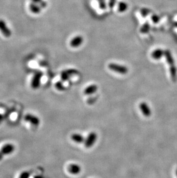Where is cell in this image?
Returning a JSON list of instances; mask_svg holds the SVG:
<instances>
[{"label": "cell", "mask_w": 177, "mask_h": 178, "mask_svg": "<svg viewBox=\"0 0 177 178\" xmlns=\"http://www.w3.org/2000/svg\"><path fill=\"white\" fill-rule=\"evenodd\" d=\"M164 56L166 58V61L168 62L169 65L170 66V71L171 76L173 78H174L176 75V68L174 65V60L173 58V57L171 54V52L169 50L164 51Z\"/></svg>", "instance_id": "6da1fadb"}, {"label": "cell", "mask_w": 177, "mask_h": 178, "mask_svg": "<svg viewBox=\"0 0 177 178\" xmlns=\"http://www.w3.org/2000/svg\"><path fill=\"white\" fill-rule=\"evenodd\" d=\"M108 67L110 70L121 74H126L128 72V69L127 67L114 63L110 64L108 65Z\"/></svg>", "instance_id": "7a4b0ae2"}, {"label": "cell", "mask_w": 177, "mask_h": 178, "mask_svg": "<svg viewBox=\"0 0 177 178\" xmlns=\"http://www.w3.org/2000/svg\"><path fill=\"white\" fill-rule=\"evenodd\" d=\"M97 140V134L96 132H91L89 134L84 143L86 148H90L95 144Z\"/></svg>", "instance_id": "3957f363"}, {"label": "cell", "mask_w": 177, "mask_h": 178, "mask_svg": "<svg viewBox=\"0 0 177 178\" xmlns=\"http://www.w3.org/2000/svg\"><path fill=\"white\" fill-rule=\"evenodd\" d=\"M15 149V146L11 144H7L4 146L0 150V161L4 158L5 155H8L12 153Z\"/></svg>", "instance_id": "277c9868"}, {"label": "cell", "mask_w": 177, "mask_h": 178, "mask_svg": "<svg viewBox=\"0 0 177 178\" xmlns=\"http://www.w3.org/2000/svg\"><path fill=\"white\" fill-rule=\"evenodd\" d=\"M42 76L43 73L42 72H37L35 73L31 82V86L33 89H37L39 87Z\"/></svg>", "instance_id": "5b68a950"}, {"label": "cell", "mask_w": 177, "mask_h": 178, "mask_svg": "<svg viewBox=\"0 0 177 178\" xmlns=\"http://www.w3.org/2000/svg\"><path fill=\"white\" fill-rule=\"evenodd\" d=\"M140 110L145 117H149L152 114V111L149 105L146 102H142L139 104Z\"/></svg>", "instance_id": "8992f818"}, {"label": "cell", "mask_w": 177, "mask_h": 178, "mask_svg": "<svg viewBox=\"0 0 177 178\" xmlns=\"http://www.w3.org/2000/svg\"><path fill=\"white\" fill-rule=\"evenodd\" d=\"M0 31L6 38H9L12 35L11 31L8 27L5 22L3 20H0Z\"/></svg>", "instance_id": "52a82bcc"}, {"label": "cell", "mask_w": 177, "mask_h": 178, "mask_svg": "<svg viewBox=\"0 0 177 178\" xmlns=\"http://www.w3.org/2000/svg\"><path fill=\"white\" fill-rule=\"evenodd\" d=\"M24 119L27 122H29L30 123H31L33 126H36L39 125V124H40L39 118H38L35 115H33L31 113H28V114L26 115Z\"/></svg>", "instance_id": "ba28073f"}, {"label": "cell", "mask_w": 177, "mask_h": 178, "mask_svg": "<svg viewBox=\"0 0 177 178\" xmlns=\"http://www.w3.org/2000/svg\"><path fill=\"white\" fill-rule=\"evenodd\" d=\"M68 171L73 175H78L81 171V167L77 164H71L67 168Z\"/></svg>", "instance_id": "9c48e42d"}, {"label": "cell", "mask_w": 177, "mask_h": 178, "mask_svg": "<svg viewBox=\"0 0 177 178\" xmlns=\"http://www.w3.org/2000/svg\"><path fill=\"white\" fill-rule=\"evenodd\" d=\"M83 42V39L81 36H77L74 38L70 42V46L73 48H78L80 46Z\"/></svg>", "instance_id": "30bf717a"}, {"label": "cell", "mask_w": 177, "mask_h": 178, "mask_svg": "<svg viewBox=\"0 0 177 178\" xmlns=\"http://www.w3.org/2000/svg\"><path fill=\"white\" fill-rule=\"evenodd\" d=\"M71 140L75 143L77 144H82L85 143V137L80 134L74 133L71 135Z\"/></svg>", "instance_id": "8fae6325"}, {"label": "cell", "mask_w": 177, "mask_h": 178, "mask_svg": "<svg viewBox=\"0 0 177 178\" xmlns=\"http://www.w3.org/2000/svg\"><path fill=\"white\" fill-rule=\"evenodd\" d=\"M98 89V87L96 84H92L87 87L84 90V94L86 95H90L96 92Z\"/></svg>", "instance_id": "7c38bea8"}, {"label": "cell", "mask_w": 177, "mask_h": 178, "mask_svg": "<svg viewBox=\"0 0 177 178\" xmlns=\"http://www.w3.org/2000/svg\"><path fill=\"white\" fill-rule=\"evenodd\" d=\"M164 55V51L161 49H156L151 54L152 57L155 60L161 59Z\"/></svg>", "instance_id": "4fadbf2b"}, {"label": "cell", "mask_w": 177, "mask_h": 178, "mask_svg": "<svg viewBox=\"0 0 177 178\" xmlns=\"http://www.w3.org/2000/svg\"><path fill=\"white\" fill-rule=\"evenodd\" d=\"M30 9L32 12L35 14H38L41 11V8L40 7V6L37 5V4L33 2H32L30 5Z\"/></svg>", "instance_id": "5bb4252c"}, {"label": "cell", "mask_w": 177, "mask_h": 178, "mask_svg": "<svg viewBox=\"0 0 177 178\" xmlns=\"http://www.w3.org/2000/svg\"><path fill=\"white\" fill-rule=\"evenodd\" d=\"M118 11L120 12H125L127 8H128V5L127 3L121 1L118 3Z\"/></svg>", "instance_id": "9a60e30c"}, {"label": "cell", "mask_w": 177, "mask_h": 178, "mask_svg": "<svg viewBox=\"0 0 177 178\" xmlns=\"http://www.w3.org/2000/svg\"><path fill=\"white\" fill-rule=\"evenodd\" d=\"M149 28H150L149 24H148V23L147 22V23H145V24L140 28V32L142 33H148L149 32Z\"/></svg>", "instance_id": "2e32d148"}, {"label": "cell", "mask_w": 177, "mask_h": 178, "mask_svg": "<svg viewBox=\"0 0 177 178\" xmlns=\"http://www.w3.org/2000/svg\"><path fill=\"white\" fill-rule=\"evenodd\" d=\"M56 88L59 91H63L64 89V85L61 81H58L55 84Z\"/></svg>", "instance_id": "e0dca14e"}, {"label": "cell", "mask_w": 177, "mask_h": 178, "mask_svg": "<svg viewBox=\"0 0 177 178\" xmlns=\"http://www.w3.org/2000/svg\"><path fill=\"white\" fill-rule=\"evenodd\" d=\"M30 174L28 172H23L20 175L19 178H30Z\"/></svg>", "instance_id": "ac0fdd59"}, {"label": "cell", "mask_w": 177, "mask_h": 178, "mask_svg": "<svg viewBox=\"0 0 177 178\" xmlns=\"http://www.w3.org/2000/svg\"><path fill=\"white\" fill-rule=\"evenodd\" d=\"M149 13V10L146 9V8H143L142 9H141V14L143 16V17L146 16Z\"/></svg>", "instance_id": "d6986e66"}, {"label": "cell", "mask_w": 177, "mask_h": 178, "mask_svg": "<svg viewBox=\"0 0 177 178\" xmlns=\"http://www.w3.org/2000/svg\"><path fill=\"white\" fill-rule=\"evenodd\" d=\"M151 19H152V21H153L154 23H157L159 22V20H160V18H159V17L157 15H154L152 16V17H151Z\"/></svg>", "instance_id": "ffe728a7"}, {"label": "cell", "mask_w": 177, "mask_h": 178, "mask_svg": "<svg viewBox=\"0 0 177 178\" xmlns=\"http://www.w3.org/2000/svg\"><path fill=\"white\" fill-rule=\"evenodd\" d=\"M99 6H100L101 9H105V8H106V4H105L104 1V0H99Z\"/></svg>", "instance_id": "44dd1931"}, {"label": "cell", "mask_w": 177, "mask_h": 178, "mask_svg": "<svg viewBox=\"0 0 177 178\" xmlns=\"http://www.w3.org/2000/svg\"><path fill=\"white\" fill-rule=\"evenodd\" d=\"M116 2V0H109V6L112 9V8H113L114 7V6L115 5Z\"/></svg>", "instance_id": "7402d4cb"}, {"label": "cell", "mask_w": 177, "mask_h": 178, "mask_svg": "<svg viewBox=\"0 0 177 178\" xmlns=\"http://www.w3.org/2000/svg\"><path fill=\"white\" fill-rule=\"evenodd\" d=\"M39 6L41 8H44L46 6H47V2L46 1H42L40 3H39Z\"/></svg>", "instance_id": "603a6c76"}, {"label": "cell", "mask_w": 177, "mask_h": 178, "mask_svg": "<svg viewBox=\"0 0 177 178\" xmlns=\"http://www.w3.org/2000/svg\"><path fill=\"white\" fill-rule=\"evenodd\" d=\"M4 118L3 115H2V114L0 113V124H1V123L3 121V120L4 119Z\"/></svg>", "instance_id": "cb8c5ba5"}, {"label": "cell", "mask_w": 177, "mask_h": 178, "mask_svg": "<svg viewBox=\"0 0 177 178\" xmlns=\"http://www.w3.org/2000/svg\"><path fill=\"white\" fill-rule=\"evenodd\" d=\"M32 1L33 3L35 4H39L42 1V0H32Z\"/></svg>", "instance_id": "d4e9b609"}, {"label": "cell", "mask_w": 177, "mask_h": 178, "mask_svg": "<svg viewBox=\"0 0 177 178\" xmlns=\"http://www.w3.org/2000/svg\"><path fill=\"white\" fill-rule=\"evenodd\" d=\"M35 178H44L43 177L40 176V175H37V176H36Z\"/></svg>", "instance_id": "484cf974"}, {"label": "cell", "mask_w": 177, "mask_h": 178, "mask_svg": "<svg viewBox=\"0 0 177 178\" xmlns=\"http://www.w3.org/2000/svg\"><path fill=\"white\" fill-rule=\"evenodd\" d=\"M176 177H177V169H176Z\"/></svg>", "instance_id": "4316f807"}]
</instances>
